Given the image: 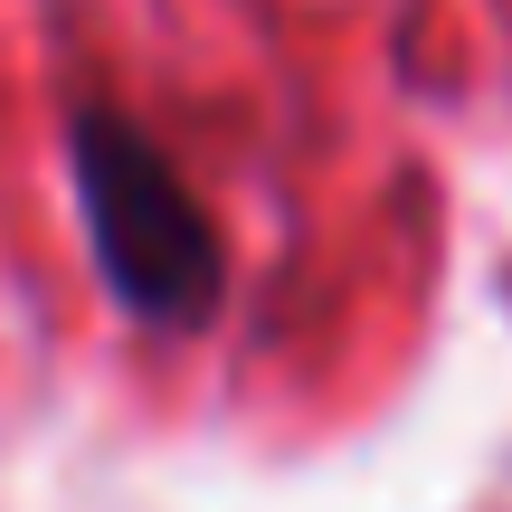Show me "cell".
Here are the masks:
<instances>
[{"instance_id":"obj_1","label":"cell","mask_w":512,"mask_h":512,"mask_svg":"<svg viewBox=\"0 0 512 512\" xmlns=\"http://www.w3.org/2000/svg\"><path fill=\"white\" fill-rule=\"evenodd\" d=\"M67 162H76V219H86L105 294L152 332H200L228 294V256H219L209 209L171 171V152L133 114L76 105L67 114Z\"/></svg>"}]
</instances>
